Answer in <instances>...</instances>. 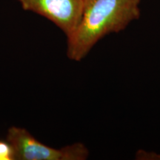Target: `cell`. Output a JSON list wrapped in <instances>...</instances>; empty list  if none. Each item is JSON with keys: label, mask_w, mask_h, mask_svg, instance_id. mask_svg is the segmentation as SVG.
Segmentation results:
<instances>
[{"label": "cell", "mask_w": 160, "mask_h": 160, "mask_svg": "<svg viewBox=\"0 0 160 160\" xmlns=\"http://www.w3.org/2000/svg\"><path fill=\"white\" fill-rule=\"evenodd\" d=\"M140 0H84L77 28L67 38V56L79 62L105 36L125 30L140 17Z\"/></svg>", "instance_id": "1"}, {"label": "cell", "mask_w": 160, "mask_h": 160, "mask_svg": "<svg viewBox=\"0 0 160 160\" xmlns=\"http://www.w3.org/2000/svg\"><path fill=\"white\" fill-rule=\"evenodd\" d=\"M6 139L13 145L16 160H85L89 157L88 149L82 143L55 148L41 142L27 129L18 126L9 128Z\"/></svg>", "instance_id": "2"}, {"label": "cell", "mask_w": 160, "mask_h": 160, "mask_svg": "<svg viewBox=\"0 0 160 160\" xmlns=\"http://www.w3.org/2000/svg\"><path fill=\"white\" fill-rule=\"evenodd\" d=\"M25 11H32L54 23L69 37L82 17L84 0H19Z\"/></svg>", "instance_id": "3"}, {"label": "cell", "mask_w": 160, "mask_h": 160, "mask_svg": "<svg viewBox=\"0 0 160 160\" xmlns=\"http://www.w3.org/2000/svg\"><path fill=\"white\" fill-rule=\"evenodd\" d=\"M0 160H16L15 151L8 139H0Z\"/></svg>", "instance_id": "4"}]
</instances>
